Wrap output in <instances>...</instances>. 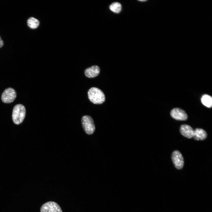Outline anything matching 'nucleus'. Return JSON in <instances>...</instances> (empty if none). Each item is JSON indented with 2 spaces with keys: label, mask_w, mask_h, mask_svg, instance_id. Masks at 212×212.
Returning a JSON list of instances; mask_svg holds the SVG:
<instances>
[{
  "label": "nucleus",
  "mask_w": 212,
  "mask_h": 212,
  "mask_svg": "<svg viewBox=\"0 0 212 212\" xmlns=\"http://www.w3.org/2000/svg\"><path fill=\"white\" fill-rule=\"evenodd\" d=\"M88 96L90 101L94 104H101L105 100V96L103 92L101 90L95 87H92L89 90Z\"/></svg>",
  "instance_id": "obj_1"
},
{
  "label": "nucleus",
  "mask_w": 212,
  "mask_h": 212,
  "mask_svg": "<svg viewBox=\"0 0 212 212\" xmlns=\"http://www.w3.org/2000/svg\"><path fill=\"white\" fill-rule=\"evenodd\" d=\"M26 115V110L24 106L21 104L15 105L14 107L12 118L14 122L19 125L23 121Z\"/></svg>",
  "instance_id": "obj_2"
},
{
  "label": "nucleus",
  "mask_w": 212,
  "mask_h": 212,
  "mask_svg": "<svg viewBox=\"0 0 212 212\" xmlns=\"http://www.w3.org/2000/svg\"><path fill=\"white\" fill-rule=\"evenodd\" d=\"M82 127L85 132L88 135L92 134L94 132L95 127L92 118L89 115H85L81 120Z\"/></svg>",
  "instance_id": "obj_3"
},
{
  "label": "nucleus",
  "mask_w": 212,
  "mask_h": 212,
  "mask_svg": "<svg viewBox=\"0 0 212 212\" xmlns=\"http://www.w3.org/2000/svg\"><path fill=\"white\" fill-rule=\"evenodd\" d=\"M16 96L15 90L11 87L6 89L3 92L1 97L2 102L5 103H9L12 102Z\"/></svg>",
  "instance_id": "obj_4"
},
{
  "label": "nucleus",
  "mask_w": 212,
  "mask_h": 212,
  "mask_svg": "<svg viewBox=\"0 0 212 212\" xmlns=\"http://www.w3.org/2000/svg\"><path fill=\"white\" fill-rule=\"evenodd\" d=\"M41 212H62L59 206L56 203L50 201L43 204L40 208Z\"/></svg>",
  "instance_id": "obj_5"
},
{
  "label": "nucleus",
  "mask_w": 212,
  "mask_h": 212,
  "mask_svg": "<svg viewBox=\"0 0 212 212\" xmlns=\"http://www.w3.org/2000/svg\"><path fill=\"white\" fill-rule=\"evenodd\" d=\"M171 158L176 168L180 170L184 165V160L181 153L178 150L174 151L172 153Z\"/></svg>",
  "instance_id": "obj_6"
},
{
  "label": "nucleus",
  "mask_w": 212,
  "mask_h": 212,
  "mask_svg": "<svg viewBox=\"0 0 212 212\" xmlns=\"http://www.w3.org/2000/svg\"><path fill=\"white\" fill-rule=\"evenodd\" d=\"M170 115L174 119L179 120H186L188 118L185 111L178 108L173 109L170 112Z\"/></svg>",
  "instance_id": "obj_7"
},
{
  "label": "nucleus",
  "mask_w": 212,
  "mask_h": 212,
  "mask_svg": "<svg viewBox=\"0 0 212 212\" xmlns=\"http://www.w3.org/2000/svg\"><path fill=\"white\" fill-rule=\"evenodd\" d=\"M180 131L182 135L187 138L190 139L193 137L194 130L188 125L183 124L181 125Z\"/></svg>",
  "instance_id": "obj_8"
},
{
  "label": "nucleus",
  "mask_w": 212,
  "mask_h": 212,
  "mask_svg": "<svg viewBox=\"0 0 212 212\" xmlns=\"http://www.w3.org/2000/svg\"><path fill=\"white\" fill-rule=\"evenodd\" d=\"M100 70V68L98 66L93 65L85 69V74L88 78H93L98 75Z\"/></svg>",
  "instance_id": "obj_9"
},
{
  "label": "nucleus",
  "mask_w": 212,
  "mask_h": 212,
  "mask_svg": "<svg viewBox=\"0 0 212 212\" xmlns=\"http://www.w3.org/2000/svg\"><path fill=\"white\" fill-rule=\"evenodd\" d=\"M207 134L204 130L200 128H197L194 130L193 138L197 140H205L207 137Z\"/></svg>",
  "instance_id": "obj_10"
},
{
  "label": "nucleus",
  "mask_w": 212,
  "mask_h": 212,
  "mask_svg": "<svg viewBox=\"0 0 212 212\" xmlns=\"http://www.w3.org/2000/svg\"><path fill=\"white\" fill-rule=\"evenodd\" d=\"M27 23L29 28L34 29L38 28L39 26L40 22L37 19L33 17H31L27 19Z\"/></svg>",
  "instance_id": "obj_11"
},
{
  "label": "nucleus",
  "mask_w": 212,
  "mask_h": 212,
  "mask_svg": "<svg viewBox=\"0 0 212 212\" xmlns=\"http://www.w3.org/2000/svg\"><path fill=\"white\" fill-rule=\"evenodd\" d=\"M203 104L207 107L210 108L212 105V98L211 96L206 94L203 95L201 98Z\"/></svg>",
  "instance_id": "obj_12"
},
{
  "label": "nucleus",
  "mask_w": 212,
  "mask_h": 212,
  "mask_svg": "<svg viewBox=\"0 0 212 212\" xmlns=\"http://www.w3.org/2000/svg\"><path fill=\"white\" fill-rule=\"evenodd\" d=\"M109 8L112 12L118 13L121 10L122 6L121 4L118 2H114L110 5Z\"/></svg>",
  "instance_id": "obj_13"
},
{
  "label": "nucleus",
  "mask_w": 212,
  "mask_h": 212,
  "mask_svg": "<svg viewBox=\"0 0 212 212\" xmlns=\"http://www.w3.org/2000/svg\"><path fill=\"white\" fill-rule=\"evenodd\" d=\"M4 44V42L3 40L2 39L1 37L0 36V48L2 47Z\"/></svg>",
  "instance_id": "obj_14"
},
{
  "label": "nucleus",
  "mask_w": 212,
  "mask_h": 212,
  "mask_svg": "<svg viewBox=\"0 0 212 212\" xmlns=\"http://www.w3.org/2000/svg\"><path fill=\"white\" fill-rule=\"evenodd\" d=\"M139 1H144H144H146V0H139Z\"/></svg>",
  "instance_id": "obj_15"
}]
</instances>
